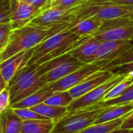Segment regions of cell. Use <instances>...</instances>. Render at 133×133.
<instances>
[{
    "instance_id": "603a6c76",
    "label": "cell",
    "mask_w": 133,
    "mask_h": 133,
    "mask_svg": "<svg viewBox=\"0 0 133 133\" xmlns=\"http://www.w3.org/2000/svg\"><path fill=\"white\" fill-rule=\"evenodd\" d=\"M133 102V84H131L121 96H119L117 98L110 99V100H104L100 101L99 103L89 107L91 109H96V108H104V107H109L115 105L119 104H124Z\"/></svg>"
},
{
    "instance_id": "cb8c5ba5",
    "label": "cell",
    "mask_w": 133,
    "mask_h": 133,
    "mask_svg": "<svg viewBox=\"0 0 133 133\" xmlns=\"http://www.w3.org/2000/svg\"><path fill=\"white\" fill-rule=\"evenodd\" d=\"M74 99L69 91H57L54 92L44 103L52 106L68 107Z\"/></svg>"
},
{
    "instance_id": "d6a6232c",
    "label": "cell",
    "mask_w": 133,
    "mask_h": 133,
    "mask_svg": "<svg viewBox=\"0 0 133 133\" xmlns=\"http://www.w3.org/2000/svg\"><path fill=\"white\" fill-rule=\"evenodd\" d=\"M24 1L35 6L42 12L52 6V0H24Z\"/></svg>"
},
{
    "instance_id": "277c9868",
    "label": "cell",
    "mask_w": 133,
    "mask_h": 133,
    "mask_svg": "<svg viewBox=\"0 0 133 133\" xmlns=\"http://www.w3.org/2000/svg\"><path fill=\"white\" fill-rule=\"evenodd\" d=\"M91 17L103 22L117 19H133V6L119 5L109 0H87L81 6L76 18L68 28L75 22Z\"/></svg>"
},
{
    "instance_id": "1f68e13d",
    "label": "cell",
    "mask_w": 133,
    "mask_h": 133,
    "mask_svg": "<svg viewBox=\"0 0 133 133\" xmlns=\"http://www.w3.org/2000/svg\"><path fill=\"white\" fill-rule=\"evenodd\" d=\"M107 71L115 74V75H127L129 73H133V62L130 63H127L124 65L115 66V68H110Z\"/></svg>"
},
{
    "instance_id": "7c38bea8",
    "label": "cell",
    "mask_w": 133,
    "mask_h": 133,
    "mask_svg": "<svg viewBox=\"0 0 133 133\" xmlns=\"http://www.w3.org/2000/svg\"><path fill=\"white\" fill-rule=\"evenodd\" d=\"M133 45V39L103 41L96 54L89 60V63L108 60L109 62L118 56Z\"/></svg>"
},
{
    "instance_id": "4dcf8cb0",
    "label": "cell",
    "mask_w": 133,
    "mask_h": 133,
    "mask_svg": "<svg viewBox=\"0 0 133 133\" xmlns=\"http://www.w3.org/2000/svg\"><path fill=\"white\" fill-rule=\"evenodd\" d=\"M87 0H52L51 7H72L82 5Z\"/></svg>"
},
{
    "instance_id": "7402d4cb",
    "label": "cell",
    "mask_w": 133,
    "mask_h": 133,
    "mask_svg": "<svg viewBox=\"0 0 133 133\" xmlns=\"http://www.w3.org/2000/svg\"><path fill=\"white\" fill-rule=\"evenodd\" d=\"M128 115V114L114 121L99 124H93L78 133H111L115 130L121 128V125L122 124L123 121Z\"/></svg>"
},
{
    "instance_id": "836d02e7",
    "label": "cell",
    "mask_w": 133,
    "mask_h": 133,
    "mask_svg": "<svg viewBox=\"0 0 133 133\" xmlns=\"http://www.w3.org/2000/svg\"><path fill=\"white\" fill-rule=\"evenodd\" d=\"M121 129L133 130V111H131L126 117L122 124L121 125Z\"/></svg>"
},
{
    "instance_id": "9c48e42d",
    "label": "cell",
    "mask_w": 133,
    "mask_h": 133,
    "mask_svg": "<svg viewBox=\"0 0 133 133\" xmlns=\"http://www.w3.org/2000/svg\"><path fill=\"white\" fill-rule=\"evenodd\" d=\"M99 41L133 39V19L124 18L104 21L93 35Z\"/></svg>"
},
{
    "instance_id": "ac0fdd59",
    "label": "cell",
    "mask_w": 133,
    "mask_h": 133,
    "mask_svg": "<svg viewBox=\"0 0 133 133\" xmlns=\"http://www.w3.org/2000/svg\"><path fill=\"white\" fill-rule=\"evenodd\" d=\"M54 92L49 87V85H46L41 89L32 93L28 97L24 98L21 101L12 104L11 108H31L38 104L44 103Z\"/></svg>"
},
{
    "instance_id": "e575fe53",
    "label": "cell",
    "mask_w": 133,
    "mask_h": 133,
    "mask_svg": "<svg viewBox=\"0 0 133 133\" xmlns=\"http://www.w3.org/2000/svg\"><path fill=\"white\" fill-rule=\"evenodd\" d=\"M109 1L119 5L133 6V0H109Z\"/></svg>"
},
{
    "instance_id": "484cf974",
    "label": "cell",
    "mask_w": 133,
    "mask_h": 133,
    "mask_svg": "<svg viewBox=\"0 0 133 133\" xmlns=\"http://www.w3.org/2000/svg\"><path fill=\"white\" fill-rule=\"evenodd\" d=\"M133 62V45L129 47L127 50L123 52L118 56L110 61L106 66H104L102 70L107 71L110 68H115V66L124 65L127 63H130Z\"/></svg>"
},
{
    "instance_id": "3957f363",
    "label": "cell",
    "mask_w": 133,
    "mask_h": 133,
    "mask_svg": "<svg viewBox=\"0 0 133 133\" xmlns=\"http://www.w3.org/2000/svg\"><path fill=\"white\" fill-rule=\"evenodd\" d=\"M38 64L27 65L21 68L9 82L10 106L18 103L48 85L45 75L38 70Z\"/></svg>"
},
{
    "instance_id": "83f0119b",
    "label": "cell",
    "mask_w": 133,
    "mask_h": 133,
    "mask_svg": "<svg viewBox=\"0 0 133 133\" xmlns=\"http://www.w3.org/2000/svg\"><path fill=\"white\" fill-rule=\"evenodd\" d=\"M12 31L10 22L0 23V46L6 45Z\"/></svg>"
},
{
    "instance_id": "f546056e",
    "label": "cell",
    "mask_w": 133,
    "mask_h": 133,
    "mask_svg": "<svg viewBox=\"0 0 133 133\" xmlns=\"http://www.w3.org/2000/svg\"><path fill=\"white\" fill-rule=\"evenodd\" d=\"M10 107V94L9 88H6L0 92V114Z\"/></svg>"
},
{
    "instance_id": "9a60e30c",
    "label": "cell",
    "mask_w": 133,
    "mask_h": 133,
    "mask_svg": "<svg viewBox=\"0 0 133 133\" xmlns=\"http://www.w3.org/2000/svg\"><path fill=\"white\" fill-rule=\"evenodd\" d=\"M103 24V21L95 17H91L75 22L68 29L80 37H86L96 33Z\"/></svg>"
},
{
    "instance_id": "5bb4252c",
    "label": "cell",
    "mask_w": 133,
    "mask_h": 133,
    "mask_svg": "<svg viewBox=\"0 0 133 133\" xmlns=\"http://www.w3.org/2000/svg\"><path fill=\"white\" fill-rule=\"evenodd\" d=\"M116 75H117L110 72V71L100 70L85 79L79 85L70 89L69 92L74 99H77L107 82Z\"/></svg>"
},
{
    "instance_id": "ba28073f",
    "label": "cell",
    "mask_w": 133,
    "mask_h": 133,
    "mask_svg": "<svg viewBox=\"0 0 133 133\" xmlns=\"http://www.w3.org/2000/svg\"><path fill=\"white\" fill-rule=\"evenodd\" d=\"M109 63L108 60H101L89 63H85L80 68L65 76L64 78L49 83V87L53 91H69L72 88L82 83L85 79L103 69L104 66Z\"/></svg>"
},
{
    "instance_id": "8992f818",
    "label": "cell",
    "mask_w": 133,
    "mask_h": 133,
    "mask_svg": "<svg viewBox=\"0 0 133 133\" xmlns=\"http://www.w3.org/2000/svg\"><path fill=\"white\" fill-rule=\"evenodd\" d=\"M84 64L70 52L38 65V70L40 74L45 75L47 83L49 84L70 75Z\"/></svg>"
},
{
    "instance_id": "2e32d148",
    "label": "cell",
    "mask_w": 133,
    "mask_h": 133,
    "mask_svg": "<svg viewBox=\"0 0 133 133\" xmlns=\"http://www.w3.org/2000/svg\"><path fill=\"white\" fill-rule=\"evenodd\" d=\"M101 42L102 41H99L92 36L72 50L71 53L82 63H87L89 60L96 54Z\"/></svg>"
},
{
    "instance_id": "ffe728a7",
    "label": "cell",
    "mask_w": 133,
    "mask_h": 133,
    "mask_svg": "<svg viewBox=\"0 0 133 133\" xmlns=\"http://www.w3.org/2000/svg\"><path fill=\"white\" fill-rule=\"evenodd\" d=\"M55 122L51 120H27L23 121L21 133H51Z\"/></svg>"
},
{
    "instance_id": "5b68a950",
    "label": "cell",
    "mask_w": 133,
    "mask_h": 133,
    "mask_svg": "<svg viewBox=\"0 0 133 133\" xmlns=\"http://www.w3.org/2000/svg\"><path fill=\"white\" fill-rule=\"evenodd\" d=\"M105 108L91 109L88 107L68 112L55 123L51 133H78L93 124Z\"/></svg>"
},
{
    "instance_id": "4316f807",
    "label": "cell",
    "mask_w": 133,
    "mask_h": 133,
    "mask_svg": "<svg viewBox=\"0 0 133 133\" xmlns=\"http://www.w3.org/2000/svg\"><path fill=\"white\" fill-rule=\"evenodd\" d=\"M11 108V107H10ZM13 109V108H12ZM14 111L18 115L23 121L27 120H48L46 117L41 115L31 108H16L13 109Z\"/></svg>"
},
{
    "instance_id": "d4e9b609",
    "label": "cell",
    "mask_w": 133,
    "mask_h": 133,
    "mask_svg": "<svg viewBox=\"0 0 133 133\" xmlns=\"http://www.w3.org/2000/svg\"><path fill=\"white\" fill-rule=\"evenodd\" d=\"M131 84H133V76L131 75H127L126 77L121 81L119 83L115 85L104 96L103 100H110L121 96Z\"/></svg>"
},
{
    "instance_id": "e0dca14e",
    "label": "cell",
    "mask_w": 133,
    "mask_h": 133,
    "mask_svg": "<svg viewBox=\"0 0 133 133\" xmlns=\"http://www.w3.org/2000/svg\"><path fill=\"white\" fill-rule=\"evenodd\" d=\"M133 111V102L106 107L95 121L94 124L103 123L118 119Z\"/></svg>"
},
{
    "instance_id": "7a4b0ae2",
    "label": "cell",
    "mask_w": 133,
    "mask_h": 133,
    "mask_svg": "<svg viewBox=\"0 0 133 133\" xmlns=\"http://www.w3.org/2000/svg\"><path fill=\"white\" fill-rule=\"evenodd\" d=\"M64 29L68 28H45L29 23L21 28L13 30L6 46L0 52V63L20 52L36 47L48 37Z\"/></svg>"
},
{
    "instance_id": "4fadbf2b",
    "label": "cell",
    "mask_w": 133,
    "mask_h": 133,
    "mask_svg": "<svg viewBox=\"0 0 133 133\" xmlns=\"http://www.w3.org/2000/svg\"><path fill=\"white\" fill-rule=\"evenodd\" d=\"M35 48L20 52L0 63V72L8 83L21 68L28 65Z\"/></svg>"
},
{
    "instance_id": "d6986e66",
    "label": "cell",
    "mask_w": 133,
    "mask_h": 133,
    "mask_svg": "<svg viewBox=\"0 0 133 133\" xmlns=\"http://www.w3.org/2000/svg\"><path fill=\"white\" fill-rule=\"evenodd\" d=\"M0 121L4 133H21L23 120L12 108L10 107L0 114Z\"/></svg>"
},
{
    "instance_id": "8fae6325",
    "label": "cell",
    "mask_w": 133,
    "mask_h": 133,
    "mask_svg": "<svg viewBox=\"0 0 133 133\" xmlns=\"http://www.w3.org/2000/svg\"><path fill=\"white\" fill-rule=\"evenodd\" d=\"M42 11L24 0H10V22L12 29H18L28 24Z\"/></svg>"
},
{
    "instance_id": "f1b7e54d",
    "label": "cell",
    "mask_w": 133,
    "mask_h": 133,
    "mask_svg": "<svg viewBox=\"0 0 133 133\" xmlns=\"http://www.w3.org/2000/svg\"><path fill=\"white\" fill-rule=\"evenodd\" d=\"M10 0H0V23L10 22Z\"/></svg>"
},
{
    "instance_id": "6da1fadb",
    "label": "cell",
    "mask_w": 133,
    "mask_h": 133,
    "mask_svg": "<svg viewBox=\"0 0 133 133\" xmlns=\"http://www.w3.org/2000/svg\"><path fill=\"white\" fill-rule=\"evenodd\" d=\"M92 36L80 37L71 32L68 28L56 32L45 38L35 48L28 65L34 63L40 65L52 59L70 52Z\"/></svg>"
},
{
    "instance_id": "8d00e7d4",
    "label": "cell",
    "mask_w": 133,
    "mask_h": 133,
    "mask_svg": "<svg viewBox=\"0 0 133 133\" xmlns=\"http://www.w3.org/2000/svg\"><path fill=\"white\" fill-rule=\"evenodd\" d=\"M0 133H4L3 128H2V124H1V121H0Z\"/></svg>"
},
{
    "instance_id": "52a82bcc",
    "label": "cell",
    "mask_w": 133,
    "mask_h": 133,
    "mask_svg": "<svg viewBox=\"0 0 133 133\" xmlns=\"http://www.w3.org/2000/svg\"><path fill=\"white\" fill-rule=\"evenodd\" d=\"M82 5L72 7H50L35 17L30 24L45 28H68L76 18Z\"/></svg>"
},
{
    "instance_id": "30bf717a",
    "label": "cell",
    "mask_w": 133,
    "mask_h": 133,
    "mask_svg": "<svg viewBox=\"0 0 133 133\" xmlns=\"http://www.w3.org/2000/svg\"><path fill=\"white\" fill-rule=\"evenodd\" d=\"M126 75H117L114 78H110L103 84L99 85L86 94L75 99L73 102L68 107L69 112L76 111L79 110H83L88 108L91 106H93L100 101L103 100L106 94L117 83L122 81Z\"/></svg>"
},
{
    "instance_id": "d590c367",
    "label": "cell",
    "mask_w": 133,
    "mask_h": 133,
    "mask_svg": "<svg viewBox=\"0 0 133 133\" xmlns=\"http://www.w3.org/2000/svg\"><path fill=\"white\" fill-rule=\"evenodd\" d=\"M9 83L4 79L3 76L2 75L1 72H0V92H1L3 90H4L6 88L8 87Z\"/></svg>"
},
{
    "instance_id": "44dd1931",
    "label": "cell",
    "mask_w": 133,
    "mask_h": 133,
    "mask_svg": "<svg viewBox=\"0 0 133 133\" xmlns=\"http://www.w3.org/2000/svg\"><path fill=\"white\" fill-rule=\"evenodd\" d=\"M31 109L40 114L41 115L52 120L55 123L69 112L68 108L66 107L52 106L45 103L38 104L33 107H31Z\"/></svg>"
}]
</instances>
